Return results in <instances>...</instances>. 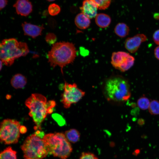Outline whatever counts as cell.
<instances>
[{
  "label": "cell",
  "mask_w": 159,
  "mask_h": 159,
  "mask_svg": "<svg viewBox=\"0 0 159 159\" xmlns=\"http://www.w3.org/2000/svg\"><path fill=\"white\" fill-rule=\"evenodd\" d=\"M20 126L19 122L16 120H3L0 124L1 142L5 144L17 143L20 137Z\"/></svg>",
  "instance_id": "52a82bcc"
},
{
  "label": "cell",
  "mask_w": 159,
  "mask_h": 159,
  "mask_svg": "<svg viewBox=\"0 0 159 159\" xmlns=\"http://www.w3.org/2000/svg\"><path fill=\"white\" fill-rule=\"evenodd\" d=\"M147 39V37L145 34H137L126 39L125 43V47L130 52L134 53L138 50L141 43Z\"/></svg>",
  "instance_id": "30bf717a"
},
{
  "label": "cell",
  "mask_w": 159,
  "mask_h": 159,
  "mask_svg": "<svg viewBox=\"0 0 159 159\" xmlns=\"http://www.w3.org/2000/svg\"><path fill=\"white\" fill-rule=\"evenodd\" d=\"M150 103L149 99L144 97L139 98L137 102V105L138 107L143 110H146L148 109Z\"/></svg>",
  "instance_id": "44dd1931"
},
{
  "label": "cell",
  "mask_w": 159,
  "mask_h": 159,
  "mask_svg": "<svg viewBox=\"0 0 159 159\" xmlns=\"http://www.w3.org/2000/svg\"><path fill=\"white\" fill-rule=\"evenodd\" d=\"M74 22L78 28L84 29L88 28L90 26V19L81 13L78 14L75 17Z\"/></svg>",
  "instance_id": "5bb4252c"
},
{
  "label": "cell",
  "mask_w": 159,
  "mask_h": 159,
  "mask_svg": "<svg viewBox=\"0 0 159 159\" xmlns=\"http://www.w3.org/2000/svg\"><path fill=\"white\" fill-rule=\"evenodd\" d=\"M95 22L99 27L105 28L110 24L111 19L110 17L107 14L100 13L97 14L95 17Z\"/></svg>",
  "instance_id": "2e32d148"
},
{
  "label": "cell",
  "mask_w": 159,
  "mask_h": 159,
  "mask_svg": "<svg viewBox=\"0 0 159 159\" xmlns=\"http://www.w3.org/2000/svg\"><path fill=\"white\" fill-rule=\"evenodd\" d=\"M149 112L153 115L159 114V102L158 100H152L150 103L148 108Z\"/></svg>",
  "instance_id": "ffe728a7"
},
{
  "label": "cell",
  "mask_w": 159,
  "mask_h": 159,
  "mask_svg": "<svg viewBox=\"0 0 159 159\" xmlns=\"http://www.w3.org/2000/svg\"><path fill=\"white\" fill-rule=\"evenodd\" d=\"M57 39L55 35L52 33L48 34L45 37V40L46 42L50 44H55V42Z\"/></svg>",
  "instance_id": "cb8c5ba5"
},
{
  "label": "cell",
  "mask_w": 159,
  "mask_h": 159,
  "mask_svg": "<svg viewBox=\"0 0 159 159\" xmlns=\"http://www.w3.org/2000/svg\"><path fill=\"white\" fill-rule=\"evenodd\" d=\"M47 0L48 1H49L51 2V1H54L55 0Z\"/></svg>",
  "instance_id": "4dcf8cb0"
},
{
  "label": "cell",
  "mask_w": 159,
  "mask_h": 159,
  "mask_svg": "<svg viewBox=\"0 0 159 159\" xmlns=\"http://www.w3.org/2000/svg\"><path fill=\"white\" fill-rule=\"evenodd\" d=\"M21 149L25 159H42L49 154L43 139L35 134L26 138Z\"/></svg>",
  "instance_id": "8992f818"
},
{
  "label": "cell",
  "mask_w": 159,
  "mask_h": 159,
  "mask_svg": "<svg viewBox=\"0 0 159 159\" xmlns=\"http://www.w3.org/2000/svg\"><path fill=\"white\" fill-rule=\"evenodd\" d=\"M64 135L68 140L72 143H76L80 139V133L74 129H70L66 131Z\"/></svg>",
  "instance_id": "ac0fdd59"
},
{
  "label": "cell",
  "mask_w": 159,
  "mask_h": 159,
  "mask_svg": "<svg viewBox=\"0 0 159 159\" xmlns=\"http://www.w3.org/2000/svg\"><path fill=\"white\" fill-rule=\"evenodd\" d=\"M26 83L27 79L26 77L20 74L14 75L11 80L12 86L16 89L23 88Z\"/></svg>",
  "instance_id": "9a60e30c"
},
{
  "label": "cell",
  "mask_w": 159,
  "mask_h": 159,
  "mask_svg": "<svg viewBox=\"0 0 159 159\" xmlns=\"http://www.w3.org/2000/svg\"><path fill=\"white\" fill-rule=\"evenodd\" d=\"M80 159H98L94 154L90 153H83Z\"/></svg>",
  "instance_id": "d4e9b609"
},
{
  "label": "cell",
  "mask_w": 159,
  "mask_h": 159,
  "mask_svg": "<svg viewBox=\"0 0 159 159\" xmlns=\"http://www.w3.org/2000/svg\"><path fill=\"white\" fill-rule=\"evenodd\" d=\"M17 14L26 16L32 11V6L29 0H17L13 5Z\"/></svg>",
  "instance_id": "4fadbf2b"
},
{
  "label": "cell",
  "mask_w": 159,
  "mask_h": 159,
  "mask_svg": "<svg viewBox=\"0 0 159 159\" xmlns=\"http://www.w3.org/2000/svg\"><path fill=\"white\" fill-rule=\"evenodd\" d=\"M60 6L55 4H53L49 5L48 10L49 14L52 16H54L58 14L60 11Z\"/></svg>",
  "instance_id": "603a6c76"
},
{
  "label": "cell",
  "mask_w": 159,
  "mask_h": 159,
  "mask_svg": "<svg viewBox=\"0 0 159 159\" xmlns=\"http://www.w3.org/2000/svg\"><path fill=\"white\" fill-rule=\"evenodd\" d=\"M49 154L61 159H67L72 151V148L64 134L60 132L45 135L42 139Z\"/></svg>",
  "instance_id": "5b68a950"
},
{
  "label": "cell",
  "mask_w": 159,
  "mask_h": 159,
  "mask_svg": "<svg viewBox=\"0 0 159 159\" xmlns=\"http://www.w3.org/2000/svg\"><path fill=\"white\" fill-rule=\"evenodd\" d=\"M34 134L42 139H43L45 135L43 132H41L39 130H37L35 132Z\"/></svg>",
  "instance_id": "83f0119b"
},
{
  "label": "cell",
  "mask_w": 159,
  "mask_h": 159,
  "mask_svg": "<svg viewBox=\"0 0 159 159\" xmlns=\"http://www.w3.org/2000/svg\"><path fill=\"white\" fill-rule=\"evenodd\" d=\"M104 92L108 100L115 102L125 101L131 96L128 82L118 76L111 77L106 80L104 86Z\"/></svg>",
  "instance_id": "3957f363"
},
{
  "label": "cell",
  "mask_w": 159,
  "mask_h": 159,
  "mask_svg": "<svg viewBox=\"0 0 159 159\" xmlns=\"http://www.w3.org/2000/svg\"><path fill=\"white\" fill-rule=\"evenodd\" d=\"M85 92L79 89L75 83H64V90L61 95V102L65 108L79 102L85 95Z\"/></svg>",
  "instance_id": "ba28073f"
},
{
  "label": "cell",
  "mask_w": 159,
  "mask_h": 159,
  "mask_svg": "<svg viewBox=\"0 0 159 159\" xmlns=\"http://www.w3.org/2000/svg\"><path fill=\"white\" fill-rule=\"evenodd\" d=\"M25 104L29 109V115L31 117L37 127L41 130V125L47 115L53 112L56 105L54 100L47 101L44 95L38 93L32 94L28 98Z\"/></svg>",
  "instance_id": "6da1fadb"
},
{
  "label": "cell",
  "mask_w": 159,
  "mask_h": 159,
  "mask_svg": "<svg viewBox=\"0 0 159 159\" xmlns=\"http://www.w3.org/2000/svg\"><path fill=\"white\" fill-rule=\"evenodd\" d=\"M1 61L7 66H10L15 60L26 55L29 50L25 42H19L14 38L4 39L0 45Z\"/></svg>",
  "instance_id": "277c9868"
},
{
  "label": "cell",
  "mask_w": 159,
  "mask_h": 159,
  "mask_svg": "<svg viewBox=\"0 0 159 159\" xmlns=\"http://www.w3.org/2000/svg\"><path fill=\"white\" fill-rule=\"evenodd\" d=\"M98 7L92 0H84L80 9L82 13L90 19L95 17Z\"/></svg>",
  "instance_id": "7c38bea8"
},
{
  "label": "cell",
  "mask_w": 159,
  "mask_h": 159,
  "mask_svg": "<svg viewBox=\"0 0 159 159\" xmlns=\"http://www.w3.org/2000/svg\"><path fill=\"white\" fill-rule=\"evenodd\" d=\"M153 39L155 43L159 45V29L156 30L154 33Z\"/></svg>",
  "instance_id": "484cf974"
},
{
  "label": "cell",
  "mask_w": 159,
  "mask_h": 159,
  "mask_svg": "<svg viewBox=\"0 0 159 159\" xmlns=\"http://www.w3.org/2000/svg\"><path fill=\"white\" fill-rule=\"evenodd\" d=\"M74 45L68 42H58L53 44L47 57L50 65L53 68L59 67L63 73V68L74 62L76 56Z\"/></svg>",
  "instance_id": "7a4b0ae2"
},
{
  "label": "cell",
  "mask_w": 159,
  "mask_h": 159,
  "mask_svg": "<svg viewBox=\"0 0 159 159\" xmlns=\"http://www.w3.org/2000/svg\"><path fill=\"white\" fill-rule=\"evenodd\" d=\"M115 34L118 37L123 38L129 34L130 29L129 26L124 23H119L115 26L114 29Z\"/></svg>",
  "instance_id": "e0dca14e"
},
{
  "label": "cell",
  "mask_w": 159,
  "mask_h": 159,
  "mask_svg": "<svg viewBox=\"0 0 159 159\" xmlns=\"http://www.w3.org/2000/svg\"><path fill=\"white\" fill-rule=\"evenodd\" d=\"M134 57L129 53L124 52H113L111 57V64L115 69L121 72H125L133 65Z\"/></svg>",
  "instance_id": "9c48e42d"
},
{
  "label": "cell",
  "mask_w": 159,
  "mask_h": 159,
  "mask_svg": "<svg viewBox=\"0 0 159 159\" xmlns=\"http://www.w3.org/2000/svg\"><path fill=\"white\" fill-rule=\"evenodd\" d=\"M97 5L98 9L104 10L110 6L111 0H92Z\"/></svg>",
  "instance_id": "7402d4cb"
},
{
  "label": "cell",
  "mask_w": 159,
  "mask_h": 159,
  "mask_svg": "<svg viewBox=\"0 0 159 159\" xmlns=\"http://www.w3.org/2000/svg\"><path fill=\"white\" fill-rule=\"evenodd\" d=\"M0 0V9L1 10L4 8L7 5L8 3V1L7 0Z\"/></svg>",
  "instance_id": "4316f807"
},
{
  "label": "cell",
  "mask_w": 159,
  "mask_h": 159,
  "mask_svg": "<svg viewBox=\"0 0 159 159\" xmlns=\"http://www.w3.org/2000/svg\"><path fill=\"white\" fill-rule=\"evenodd\" d=\"M16 152L9 146L1 153L0 159H17Z\"/></svg>",
  "instance_id": "d6986e66"
},
{
  "label": "cell",
  "mask_w": 159,
  "mask_h": 159,
  "mask_svg": "<svg viewBox=\"0 0 159 159\" xmlns=\"http://www.w3.org/2000/svg\"><path fill=\"white\" fill-rule=\"evenodd\" d=\"M154 52L155 57L159 60V46L155 48Z\"/></svg>",
  "instance_id": "f1b7e54d"
},
{
  "label": "cell",
  "mask_w": 159,
  "mask_h": 159,
  "mask_svg": "<svg viewBox=\"0 0 159 159\" xmlns=\"http://www.w3.org/2000/svg\"><path fill=\"white\" fill-rule=\"evenodd\" d=\"M20 133H25L26 131V128L24 126H21L20 128Z\"/></svg>",
  "instance_id": "f546056e"
},
{
  "label": "cell",
  "mask_w": 159,
  "mask_h": 159,
  "mask_svg": "<svg viewBox=\"0 0 159 159\" xmlns=\"http://www.w3.org/2000/svg\"><path fill=\"white\" fill-rule=\"evenodd\" d=\"M24 34L35 38L41 35L44 27L43 25L39 26L26 22H24L21 24Z\"/></svg>",
  "instance_id": "8fae6325"
}]
</instances>
